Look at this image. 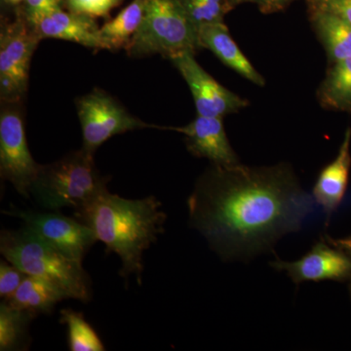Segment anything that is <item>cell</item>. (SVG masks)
<instances>
[{"mask_svg": "<svg viewBox=\"0 0 351 351\" xmlns=\"http://www.w3.org/2000/svg\"><path fill=\"white\" fill-rule=\"evenodd\" d=\"M315 203L287 164H212L189 197V223L223 260L247 258L301 230Z\"/></svg>", "mask_w": 351, "mask_h": 351, "instance_id": "cell-1", "label": "cell"}, {"mask_svg": "<svg viewBox=\"0 0 351 351\" xmlns=\"http://www.w3.org/2000/svg\"><path fill=\"white\" fill-rule=\"evenodd\" d=\"M75 217L93 230L97 239L107 246L108 253L119 256L120 276L128 278L135 274L141 284L144 252L164 230L166 214L161 203L154 196L126 199L108 191L76 210Z\"/></svg>", "mask_w": 351, "mask_h": 351, "instance_id": "cell-2", "label": "cell"}, {"mask_svg": "<svg viewBox=\"0 0 351 351\" xmlns=\"http://www.w3.org/2000/svg\"><path fill=\"white\" fill-rule=\"evenodd\" d=\"M0 252L27 276L43 279L66 299L84 302L91 299V280L82 262L64 255L27 226L19 230H2Z\"/></svg>", "mask_w": 351, "mask_h": 351, "instance_id": "cell-3", "label": "cell"}, {"mask_svg": "<svg viewBox=\"0 0 351 351\" xmlns=\"http://www.w3.org/2000/svg\"><path fill=\"white\" fill-rule=\"evenodd\" d=\"M108 181L97 168L93 154L82 149L41 165L29 193L45 209L68 207L76 211L108 191Z\"/></svg>", "mask_w": 351, "mask_h": 351, "instance_id": "cell-4", "label": "cell"}, {"mask_svg": "<svg viewBox=\"0 0 351 351\" xmlns=\"http://www.w3.org/2000/svg\"><path fill=\"white\" fill-rule=\"evenodd\" d=\"M198 32L178 0H145L142 24L127 47V55L170 59L184 51L195 53L201 49Z\"/></svg>", "mask_w": 351, "mask_h": 351, "instance_id": "cell-5", "label": "cell"}, {"mask_svg": "<svg viewBox=\"0 0 351 351\" xmlns=\"http://www.w3.org/2000/svg\"><path fill=\"white\" fill-rule=\"evenodd\" d=\"M43 40L18 11L0 25V101H25L32 58Z\"/></svg>", "mask_w": 351, "mask_h": 351, "instance_id": "cell-6", "label": "cell"}, {"mask_svg": "<svg viewBox=\"0 0 351 351\" xmlns=\"http://www.w3.org/2000/svg\"><path fill=\"white\" fill-rule=\"evenodd\" d=\"M82 131V147L90 154L110 138L126 132L145 128H163L138 119L114 97L96 88L75 100Z\"/></svg>", "mask_w": 351, "mask_h": 351, "instance_id": "cell-7", "label": "cell"}, {"mask_svg": "<svg viewBox=\"0 0 351 351\" xmlns=\"http://www.w3.org/2000/svg\"><path fill=\"white\" fill-rule=\"evenodd\" d=\"M0 175L29 197L41 165L34 160L25 129L24 101H0Z\"/></svg>", "mask_w": 351, "mask_h": 351, "instance_id": "cell-8", "label": "cell"}, {"mask_svg": "<svg viewBox=\"0 0 351 351\" xmlns=\"http://www.w3.org/2000/svg\"><path fill=\"white\" fill-rule=\"evenodd\" d=\"M195 54L191 51H184L168 60L188 84L197 114L223 119L226 115L239 112L246 108L248 101L212 77L196 61Z\"/></svg>", "mask_w": 351, "mask_h": 351, "instance_id": "cell-9", "label": "cell"}, {"mask_svg": "<svg viewBox=\"0 0 351 351\" xmlns=\"http://www.w3.org/2000/svg\"><path fill=\"white\" fill-rule=\"evenodd\" d=\"M5 214L18 217L25 226L36 233L41 239L73 260L82 262L88 250L98 241L91 228L59 213L13 210Z\"/></svg>", "mask_w": 351, "mask_h": 351, "instance_id": "cell-10", "label": "cell"}, {"mask_svg": "<svg viewBox=\"0 0 351 351\" xmlns=\"http://www.w3.org/2000/svg\"><path fill=\"white\" fill-rule=\"evenodd\" d=\"M186 137L188 151L198 158H206L219 166L239 165L240 161L226 136L221 117L198 115L184 126L165 127Z\"/></svg>", "mask_w": 351, "mask_h": 351, "instance_id": "cell-11", "label": "cell"}, {"mask_svg": "<svg viewBox=\"0 0 351 351\" xmlns=\"http://www.w3.org/2000/svg\"><path fill=\"white\" fill-rule=\"evenodd\" d=\"M271 267L287 272L295 284L306 281H343L351 276L350 256L322 242L314 245L306 256L295 262L277 260Z\"/></svg>", "mask_w": 351, "mask_h": 351, "instance_id": "cell-12", "label": "cell"}, {"mask_svg": "<svg viewBox=\"0 0 351 351\" xmlns=\"http://www.w3.org/2000/svg\"><path fill=\"white\" fill-rule=\"evenodd\" d=\"M36 31L41 39H61L94 51L104 50L99 34L100 25L96 19L84 14L60 9L43 18Z\"/></svg>", "mask_w": 351, "mask_h": 351, "instance_id": "cell-13", "label": "cell"}, {"mask_svg": "<svg viewBox=\"0 0 351 351\" xmlns=\"http://www.w3.org/2000/svg\"><path fill=\"white\" fill-rule=\"evenodd\" d=\"M351 128L346 129L345 138L335 160L321 171L313 191L315 202L331 216L343 201L350 178Z\"/></svg>", "mask_w": 351, "mask_h": 351, "instance_id": "cell-14", "label": "cell"}, {"mask_svg": "<svg viewBox=\"0 0 351 351\" xmlns=\"http://www.w3.org/2000/svg\"><path fill=\"white\" fill-rule=\"evenodd\" d=\"M198 34L201 49L211 51L221 63L235 73L258 86H265V77L245 56L230 36L225 23L203 25L199 27Z\"/></svg>", "mask_w": 351, "mask_h": 351, "instance_id": "cell-15", "label": "cell"}, {"mask_svg": "<svg viewBox=\"0 0 351 351\" xmlns=\"http://www.w3.org/2000/svg\"><path fill=\"white\" fill-rule=\"evenodd\" d=\"M311 22L332 64L351 57V25L336 14L315 7Z\"/></svg>", "mask_w": 351, "mask_h": 351, "instance_id": "cell-16", "label": "cell"}, {"mask_svg": "<svg viewBox=\"0 0 351 351\" xmlns=\"http://www.w3.org/2000/svg\"><path fill=\"white\" fill-rule=\"evenodd\" d=\"M66 299L58 289L43 279L27 276L17 291L3 302L38 316L39 314H49L58 302Z\"/></svg>", "mask_w": 351, "mask_h": 351, "instance_id": "cell-17", "label": "cell"}, {"mask_svg": "<svg viewBox=\"0 0 351 351\" xmlns=\"http://www.w3.org/2000/svg\"><path fill=\"white\" fill-rule=\"evenodd\" d=\"M145 0H132L114 18L100 27L104 50H125L144 18Z\"/></svg>", "mask_w": 351, "mask_h": 351, "instance_id": "cell-18", "label": "cell"}, {"mask_svg": "<svg viewBox=\"0 0 351 351\" xmlns=\"http://www.w3.org/2000/svg\"><path fill=\"white\" fill-rule=\"evenodd\" d=\"M317 96L324 108L351 112V57L332 64Z\"/></svg>", "mask_w": 351, "mask_h": 351, "instance_id": "cell-19", "label": "cell"}, {"mask_svg": "<svg viewBox=\"0 0 351 351\" xmlns=\"http://www.w3.org/2000/svg\"><path fill=\"white\" fill-rule=\"evenodd\" d=\"M36 316L9 306H0V350H20L27 346V328Z\"/></svg>", "mask_w": 351, "mask_h": 351, "instance_id": "cell-20", "label": "cell"}, {"mask_svg": "<svg viewBox=\"0 0 351 351\" xmlns=\"http://www.w3.org/2000/svg\"><path fill=\"white\" fill-rule=\"evenodd\" d=\"M61 322L66 325L69 332V346L71 351H104L105 346L100 337L85 320L82 313L73 309L61 311Z\"/></svg>", "mask_w": 351, "mask_h": 351, "instance_id": "cell-21", "label": "cell"}, {"mask_svg": "<svg viewBox=\"0 0 351 351\" xmlns=\"http://www.w3.org/2000/svg\"><path fill=\"white\" fill-rule=\"evenodd\" d=\"M189 19L198 27L225 23L226 14L232 11V0H178Z\"/></svg>", "mask_w": 351, "mask_h": 351, "instance_id": "cell-22", "label": "cell"}, {"mask_svg": "<svg viewBox=\"0 0 351 351\" xmlns=\"http://www.w3.org/2000/svg\"><path fill=\"white\" fill-rule=\"evenodd\" d=\"M122 2L123 0H66L64 7L71 12L84 14L94 19H108L112 10Z\"/></svg>", "mask_w": 351, "mask_h": 351, "instance_id": "cell-23", "label": "cell"}, {"mask_svg": "<svg viewBox=\"0 0 351 351\" xmlns=\"http://www.w3.org/2000/svg\"><path fill=\"white\" fill-rule=\"evenodd\" d=\"M64 3L66 0H25L17 11L29 25L36 29L39 22L46 16L64 9Z\"/></svg>", "mask_w": 351, "mask_h": 351, "instance_id": "cell-24", "label": "cell"}, {"mask_svg": "<svg viewBox=\"0 0 351 351\" xmlns=\"http://www.w3.org/2000/svg\"><path fill=\"white\" fill-rule=\"evenodd\" d=\"M27 274L12 263L2 261L0 263V295L4 300L11 297L19 288Z\"/></svg>", "mask_w": 351, "mask_h": 351, "instance_id": "cell-25", "label": "cell"}, {"mask_svg": "<svg viewBox=\"0 0 351 351\" xmlns=\"http://www.w3.org/2000/svg\"><path fill=\"white\" fill-rule=\"evenodd\" d=\"M309 2L313 7L336 14L351 25V0H311Z\"/></svg>", "mask_w": 351, "mask_h": 351, "instance_id": "cell-26", "label": "cell"}, {"mask_svg": "<svg viewBox=\"0 0 351 351\" xmlns=\"http://www.w3.org/2000/svg\"><path fill=\"white\" fill-rule=\"evenodd\" d=\"M295 1H297V0H232V4L233 8L240 5V4H255L258 7L261 12L270 14L282 11Z\"/></svg>", "mask_w": 351, "mask_h": 351, "instance_id": "cell-27", "label": "cell"}, {"mask_svg": "<svg viewBox=\"0 0 351 351\" xmlns=\"http://www.w3.org/2000/svg\"><path fill=\"white\" fill-rule=\"evenodd\" d=\"M330 243L334 245V247L341 249V251L350 255L351 257V237H346V239H329Z\"/></svg>", "mask_w": 351, "mask_h": 351, "instance_id": "cell-28", "label": "cell"}, {"mask_svg": "<svg viewBox=\"0 0 351 351\" xmlns=\"http://www.w3.org/2000/svg\"><path fill=\"white\" fill-rule=\"evenodd\" d=\"M24 1L25 0H1V4L4 8L13 11L14 13L20 8Z\"/></svg>", "mask_w": 351, "mask_h": 351, "instance_id": "cell-29", "label": "cell"}, {"mask_svg": "<svg viewBox=\"0 0 351 351\" xmlns=\"http://www.w3.org/2000/svg\"><path fill=\"white\" fill-rule=\"evenodd\" d=\"M350 292H351V288H350Z\"/></svg>", "mask_w": 351, "mask_h": 351, "instance_id": "cell-30", "label": "cell"}]
</instances>
